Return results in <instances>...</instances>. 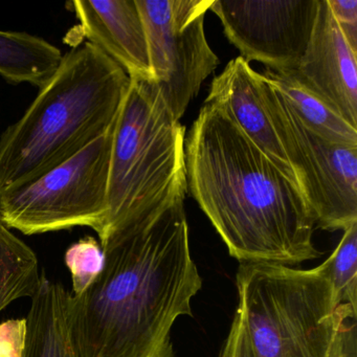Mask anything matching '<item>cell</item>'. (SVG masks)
Instances as JSON below:
<instances>
[{
	"label": "cell",
	"instance_id": "cell-1",
	"mask_svg": "<svg viewBox=\"0 0 357 357\" xmlns=\"http://www.w3.org/2000/svg\"><path fill=\"white\" fill-rule=\"evenodd\" d=\"M183 204L158 211L102 246L103 271L82 296L70 294L77 357H175L173 326L192 315L202 286Z\"/></svg>",
	"mask_w": 357,
	"mask_h": 357
},
{
	"label": "cell",
	"instance_id": "cell-2",
	"mask_svg": "<svg viewBox=\"0 0 357 357\" xmlns=\"http://www.w3.org/2000/svg\"><path fill=\"white\" fill-rule=\"evenodd\" d=\"M188 189L240 263L300 264L321 257L298 185L227 114L204 103L185 142Z\"/></svg>",
	"mask_w": 357,
	"mask_h": 357
},
{
	"label": "cell",
	"instance_id": "cell-3",
	"mask_svg": "<svg viewBox=\"0 0 357 357\" xmlns=\"http://www.w3.org/2000/svg\"><path fill=\"white\" fill-rule=\"evenodd\" d=\"M128 75L89 43L63 55L17 122L0 135V196L26 185L107 132Z\"/></svg>",
	"mask_w": 357,
	"mask_h": 357
},
{
	"label": "cell",
	"instance_id": "cell-4",
	"mask_svg": "<svg viewBox=\"0 0 357 357\" xmlns=\"http://www.w3.org/2000/svg\"><path fill=\"white\" fill-rule=\"evenodd\" d=\"M185 126L158 87L130 79L112 130L101 246L158 211L185 202Z\"/></svg>",
	"mask_w": 357,
	"mask_h": 357
},
{
	"label": "cell",
	"instance_id": "cell-5",
	"mask_svg": "<svg viewBox=\"0 0 357 357\" xmlns=\"http://www.w3.org/2000/svg\"><path fill=\"white\" fill-rule=\"evenodd\" d=\"M238 314L252 357H330L357 310L337 306L323 267L240 263Z\"/></svg>",
	"mask_w": 357,
	"mask_h": 357
},
{
	"label": "cell",
	"instance_id": "cell-6",
	"mask_svg": "<svg viewBox=\"0 0 357 357\" xmlns=\"http://www.w3.org/2000/svg\"><path fill=\"white\" fill-rule=\"evenodd\" d=\"M114 125L76 155L0 196L3 222L26 236L79 227H89L99 236L108 212Z\"/></svg>",
	"mask_w": 357,
	"mask_h": 357
},
{
	"label": "cell",
	"instance_id": "cell-7",
	"mask_svg": "<svg viewBox=\"0 0 357 357\" xmlns=\"http://www.w3.org/2000/svg\"><path fill=\"white\" fill-rule=\"evenodd\" d=\"M264 93L273 127L317 227L344 231L357 223V147L331 143L307 128L266 78Z\"/></svg>",
	"mask_w": 357,
	"mask_h": 357
},
{
	"label": "cell",
	"instance_id": "cell-8",
	"mask_svg": "<svg viewBox=\"0 0 357 357\" xmlns=\"http://www.w3.org/2000/svg\"><path fill=\"white\" fill-rule=\"evenodd\" d=\"M147 39L153 83L181 121L219 59L206 40L213 0H135Z\"/></svg>",
	"mask_w": 357,
	"mask_h": 357
},
{
	"label": "cell",
	"instance_id": "cell-9",
	"mask_svg": "<svg viewBox=\"0 0 357 357\" xmlns=\"http://www.w3.org/2000/svg\"><path fill=\"white\" fill-rule=\"evenodd\" d=\"M319 0H213L225 36L248 63L296 70L314 24Z\"/></svg>",
	"mask_w": 357,
	"mask_h": 357
},
{
	"label": "cell",
	"instance_id": "cell-10",
	"mask_svg": "<svg viewBox=\"0 0 357 357\" xmlns=\"http://www.w3.org/2000/svg\"><path fill=\"white\" fill-rule=\"evenodd\" d=\"M296 73L357 128V53L342 34L328 0H319L310 38Z\"/></svg>",
	"mask_w": 357,
	"mask_h": 357
},
{
	"label": "cell",
	"instance_id": "cell-11",
	"mask_svg": "<svg viewBox=\"0 0 357 357\" xmlns=\"http://www.w3.org/2000/svg\"><path fill=\"white\" fill-rule=\"evenodd\" d=\"M264 87V76L239 56L213 79L204 103L220 108L263 154L296 183L269 116Z\"/></svg>",
	"mask_w": 357,
	"mask_h": 357
},
{
	"label": "cell",
	"instance_id": "cell-12",
	"mask_svg": "<svg viewBox=\"0 0 357 357\" xmlns=\"http://www.w3.org/2000/svg\"><path fill=\"white\" fill-rule=\"evenodd\" d=\"M70 6L87 43L114 60L129 79L153 83L145 29L135 0H77Z\"/></svg>",
	"mask_w": 357,
	"mask_h": 357
},
{
	"label": "cell",
	"instance_id": "cell-13",
	"mask_svg": "<svg viewBox=\"0 0 357 357\" xmlns=\"http://www.w3.org/2000/svg\"><path fill=\"white\" fill-rule=\"evenodd\" d=\"M70 291L41 273L26 314L24 357H77L70 326Z\"/></svg>",
	"mask_w": 357,
	"mask_h": 357
},
{
	"label": "cell",
	"instance_id": "cell-14",
	"mask_svg": "<svg viewBox=\"0 0 357 357\" xmlns=\"http://www.w3.org/2000/svg\"><path fill=\"white\" fill-rule=\"evenodd\" d=\"M262 75L307 128L331 143L357 147V128L303 83L296 70L266 68Z\"/></svg>",
	"mask_w": 357,
	"mask_h": 357
},
{
	"label": "cell",
	"instance_id": "cell-15",
	"mask_svg": "<svg viewBox=\"0 0 357 357\" xmlns=\"http://www.w3.org/2000/svg\"><path fill=\"white\" fill-rule=\"evenodd\" d=\"M61 51L49 41L24 32L0 31V76L17 85L45 86L62 61Z\"/></svg>",
	"mask_w": 357,
	"mask_h": 357
},
{
	"label": "cell",
	"instance_id": "cell-16",
	"mask_svg": "<svg viewBox=\"0 0 357 357\" xmlns=\"http://www.w3.org/2000/svg\"><path fill=\"white\" fill-rule=\"evenodd\" d=\"M36 252L0 219V312L22 298H32L40 284Z\"/></svg>",
	"mask_w": 357,
	"mask_h": 357
},
{
	"label": "cell",
	"instance_id": "cell-17",
	"mask_svg": "<svg viewBox=\"0 0 357 357\" xmlns=\"http://www.w3.org/2000/svg\"><path fill=\"white\" fill-rule=\"evenodd\" d=\"M321 266L329 278L335 304L357 310V223L344 229L340 243Z\"/></svg>",
	"mask_w": 357,
	"mask_h": 357
},
{
	"label": "cell",
	"instance_id": "cell-18",
	"mask_svg": "<svg viewBox=\"0 0 357 357\" xmlns=\"http://www.w3.org/2000/svg\"><path fill=\"white\" fill-rule=\"evenodd\" d=\"M64 262L72 275L73 296H80L103 271L105 256L103 248L91 236L81 238L66 250Z\"/></svg>",
	"mask_w": 357,
	"mask_h": 357
},
{
	"label": "cell",
	"instance_id": "cell-19",
	"mask_svg": "<svg viewBox=\"0 0 357 357\" xmlns=\"http://www.w3.org/2000/svg\"><path fill=\"white\" fill-rule=\"evenodd\" d=\"M26 319H12L0 324V357H24Z\"/></svg>",
	"mask_w": 357,
	"mask_h": 357
},
{
	"label": "cell",
	"instance_id": "cell-20",
	"mask_svg": "<svg viewBox=\"0 0 357 357\" xmlns=\"http://www.w3.org/2000/svg\"><path fill=\"white\" fill-rule=\"evenodd\" d=\"M328 3L342 34L357 53V0H328Z\"/></svg>",
	"mask_w": 357,
	"mask_h": 357
},
{
	"label": "cell",
	"instance_id": "cell-21",
	"mask_svg": "<svg viewBox=\"0 0 357 357\" xmlns=\"http://www.w3.org/2000/svg\"><path fill=\"white\" fill-rule=\"evenodd\" d=\"M221 350L225 357H252L241 317L236 312L231 329Z\"/></svg>",
	"mask_w": 357,
	"mask_h": 357
},
{
	"label": "cell",
	"instance_id": "cell-22",
	"mask_svg": "<svg viewBox=\"0 0 357 357\" xmlns=\"http://www.w3.org/2000/svg\"><path fill=\"white\" fill-rule=\"evenodd\" d=\"M330 357H357L356 317L344 321Z\"/></svg>",
	"mask_w": 357,
	"mask_h": 357
},
{
	"label": "cell",
	"instance_id": "cell-23",
	"mask_svg": "<svg viewBox=\"0 0 357 357\" xmlns=\"http://www.w3.org/2000/svg\"><path fill=\"white\" fill-rule=\"evenodd\" d=\"M218 357H225V353H223L222 350H221L220 353H219Z\"/></svg>",
	"mask_w": 357,
	"mask_h": 357
}]
</instances>
